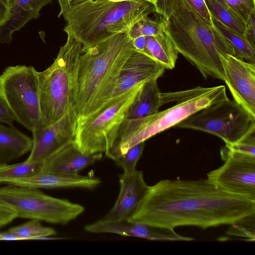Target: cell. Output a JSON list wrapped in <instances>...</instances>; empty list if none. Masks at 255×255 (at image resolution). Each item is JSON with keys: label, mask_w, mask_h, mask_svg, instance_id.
<instances>
[{"label": "cell", "mask_w": 255, "mask_h": 255, "mask_svg": "<svg viewBox=\"0 0 255 255\" xmlns=\"http://www.w3.org/2000/svg\"><path fill=\"white\" fill-rule=\"evenodd\" d=\"M219 57L224 81L234 100L255 117V63L224 52Z\"/></svg>", "instance_id": "obj_14"}, {"label": "cell", "mask_w": 255, "mask_h": 255, "mask_svg": "<svg viewBox=\"0 0 255 255\" xmlns=\"http://www.w3.org/2000/svg\"><path fill=\"white\" fill-rule=\"evenodd\" d=\"M0 204L17 218L66 225L84 211V207L67 199L49 196L38 189L8 185L0 188Z\"/></svg>", "instance_id": "obj_8"}, {"label": "cell", "mask_w": 255, "mask_h": 255, "mask_svg": "<svg viewBox=\"0 0 255 255\" xmlns=\"http://www.w3.org/2000/svg\"><path fill=\"white\" fill-rule=\"evenodd\" d=\"M144 40L143 53L165 69L175 67L179 53L164 31L155 35L144 36Z\"/></svg>", "instance_id": "obj_21"}, {"label": "cell", "mask_w": 255, "mask_h": 255, "mask_svg": "<svg viewBox=\"0 0 255 255\" xmlns=\"http://www.w3.org/2000/svg\"><path fill=\"white\" fill-rule=\"evenodd\" d=\"M67 35L66 42L60 47L53 63L44 71L36 72L40 109L45 126L75 110L82 45L70 35Z\"/></svg>", "instance_id": "obj_6"}, {"label": "cell", "mask_w": 255, "mask_h": 255, "mask_svg": "<svg viewBox=\"0 0 255 255\" xmlns=\"http://www.w3.org/2000/svg\"><path fill=\"white\" fill-rule=\"evenodd\" d=\"M120 97L93 115L78 118L73 143L83 153H106L112 147L127 112L143 84Z\"/></svg>", "instance_id": "obj_7"}, {"label": "cell", "mask_w": 255, "mask_h": 255, "mask_svg": "<svg viewBox=\"0 0 255 255\" xmlns=\"http://www.w3.org/2000/svg\"><path fill=\"white\" fill-rule=\"evenodd\" d=\"M255 12L253 13L246 23L244 37L248 41L252 46L255 48Z\"/></svg>", "instance_id": "obj_34"}, {"label": "cell", "mask_w": 255, "mask_h": 255, "mask_svg": "<svg viewBox=\"0 0 255 255\" xmlns=\"http://www.w3.org/2000/svg\"><path fill=\"white\" fill-rule=\"evenodd\" d=\"M188 4L208 23L214 26L212 16L205 0H186Z\"/></svg>", "instance_id": "obj_32"}, {"label": "cell", "mask_w": 255, "mask_h": 255, "mask_svg": "<svg viewBox=\"0 0 255 255\" xmlns=\"http://www.w3.org/2000/svg\"><path fill=\"white\" fill-rule=\"evenodd\" d=\"M20 240L15 234L9 231L0 232V241H16Z\"/></svg>", "instance_id": "obj_37"}, {"label": "cell", "mask_w": 255, "mask_h": 255, "mask_svg": "<svg viewBox=\"0 0 255 255\" xmlns=\"http://www.w3.org/2000/svg\"><path fill=\"white\" fill-rule=\"evenodd\" d=\"M59 6L60 12L58 15L59 17L69 8L71 3L70 0H57Z\"/></svg>", "instance_id": "obj_39"}, {"label": "cell", "mask_w": 255, "mask_h": 255, "mask_svg": "<svg viewBox=\"0 0 255 255\" xmlns=\"http://www.w3.org/2000/svg\"><path fill=\"white\" fill-rule=\"evenodd\" d=\"M154 4L155 0H144Z\"/></svg>", "instance_id": "obj_43"}, {"label": "cell", "mask_w": 255, "mask_h": 255, "mask_svg": "<svg viewBox=\"0 0 255 255\" xmlns=\"http://www.w3.org/2000/svg\"><path fill=\"white\" fill-rule=\"evenodd\" d=\"M137 50L127 33H119L82 53L75 106L77 118L92 112L127 60Z\"/></svg>", "instance_id": "obj_5"}, {"label": "cell", "mask_w": 255, "mask_h": 255, "mask_svg": "<svg viewBox=\"0 0 255 255\" xmlns=\"http://www.w3.org/2000/svg\"><path fill=\"white\" fill-rule=\"evenodd\" d=\"M15 0H7V1L8 3V5L10 8L11 6L12 5V3Z\"/></svg>", "instance_id": "obj_41"}, {"label": "cell", "mask_w": 255, "mask_h": 255, "mask_svg": "<svg viewBox=\"0 0 255 255\" xmlns=\"http://www.w3.org/2000/svg\"><path fill=\"white\" fill-rule=\"evenodd\" d=\"M77 120L73 109L55 123L34 129L31 131L32 148L25 161L30 163L42 162L63 146L73 142Z\"/></svg>", "instance_id": "obj_13"}, {"label": "cell", "mask_w": 255, "mask_h": 255, "mask_svg": "<svg viewBox=\"0 0 255 255\" xmlns=\"http://www.w3.org/2000/svg\"><path fill=\"white\" fill-rule=\"evenodd\" d=\"M120 191L116 201L103 218L108 221L127 220L135 212L148 186L142 171L119 175Z\"/></svg>", "instance_id": "obj_15"}, {"label": "cell", "mask_w": 255, "mask_h": 255, "mask_svg": "<svg viewBox=\"0 0 255 255\" xmlns=\"http://www.w3.org/2000/svg\"><path fill=\"white\" fill-rule=\"evenodd\" d=\"M164 31L179 53L202 74L224 81L219 52L234 55L228 41L188 4L180 0L171 15L164 20Z\"/></svg>", "instance_id": "obj_4"}, {"label": "cell", "mask_w": 255, "mask_h": 255, "mask_svg": "<svg viewBox=\"0 0 255 255\" xmlns=\"http://www.w3.org/2000/svg\"><path fill=\"white\" fill-rule=\"evenodd\" d=\"M144 145V142L137 143L114 160L115 164L123 169V173H130L136 169V164L142 155Z\"/></svg>", "instance_id": "obj_28"}, {"label": "cell", "mask_w": 255, "mask_h": 255, "mask_svg": "<svg viewBox=\"0 0 255 255\" xmlns=\"http://www.w3.org/2000/svg\"><path fill=\"white\" fill-rule=\"evenodd\" d=\"M9 230L16 235L20 240L43 239L56 234L54 229L43 226L39 221L34 219L12 227Z\"/></svg>", "instance_id": "obj_26"}, {"label": "cell", "mask_w": 255, "mask_h": 255, "mask_svg": "<svg viewBox=\"0 0 255 255\" xmlns=\"http://www.w3.org/2000/svg\"><path fill=\"white\" fill-rule=\"evenodd\" d=\"M215 0L217 1V2H218L222 5H223V6H224L226 7H228L224 0Z\"/></svg>", "instance_id": "obj_40"}, {"label": "cell", "mask_w": 255, "mask_h": 255, "mask_svg": "<svg viewBox=\"0 0 255 255\" xmlns=\"http://www.w3.org/2000/svg\"><path fill=\"white\" fill-rule=\"evenodd\" d=\"M212 21L214 25L230 44L234 56L255 63V48L245 37L233 32L216 20L212 18Z\"/></svg>", "instance_id": "obj_24"}, {"label": "cell", "mask_w": 255, "mask_h": 255, "mask_svg": "<svg viewBox=\"0 0 255 255\" xmlns=\"http://www.w3.org/2000/svg\"><path fill=\"white\" fill-rule=\"evenodd\" d=\"M179 1L180 0H155L154 3L155 12L165 20L173 13Z\"/></svg>", "instance_id": "obj_31"}, {"label": "cell", "mask_w": 255, "mask_h": 255, "mask_svg": "<svg viewBox=\"0 0 255 255\" xmlns=\"http://www.w3.org/2000/svg\"><path fill=\"white\" fill-rule=\"evenodd\" d=\"M154 12V4L144 0H83L71 3L62 14L63 31L81 43L83 52L115 34L128 33Z\"/></svg>", "instance_id": "obj_2"}, {"label": "cell", "mask_w": 255, "mask_h": 255, "mask_svg": "<svg viewBox=\"0 0 255 255\" xmlns=\"http://www.w3.org/2000/svg\"><path fill=\"white\" fill-rule=\"evenodd\" d=\"M32 146V138L13 126L0 125V163H7L21 157L30 151Z\"/></svg>", "instance_id": "obj_19"}, {"label": "cell", "mask_w": 255, "mask_h": 255, "mask_svg": "<svg viewBox=\"0 0 255 255\" xmlns=\"http://www.w3.org/2000/svg\"><path fill=\"white\" fill-rule=\"evenodd\" d=\"M70 0L71 3H73L77 2L83 0Z\"/></svg>", "instance_id": "obj_42"}, {"label": "cell", "mask_w": 255, "mask_h": 255, "mask_svg": "<svg viewBox=\"0 0 255 255\" xmlns=\"http://www.w3.org/2000/svg\"><path fill=\"white\" fill-rule=\"evenodd\" d=\"M16 218L15 214L0 204V228Z\"/></svg>", "instance_id": "obj_35"}, {"label": "cell", "mask_w": 255, "mask_h": 255, "mask_svg": "<svg viewBox=\"0 0 255 255\" xmlns=\"http://www.w3.org/2000/svg\"><path fill=\"white\" fill-rule=\"evenodd\" d=\"M157 79L145 82L134 102L129 108L126 119H135L147 117L156 113L162 106L161 92Z\"/></svg>", "instance_id": "obj_20"}, {"label": "cell", "mask_w": 255, "mask_h": 255, "mask_svg": "<svg viewBox=\"0 0 255 255\" xmlns=\"http://www.w3.org/2000/svg\"><path fill=\"white\" fill-rule=\"evenodd\" d=\"M221 154L225 163L207 173V179L229 193L255 201V155L226 145Z\"/></svg>", "instance_id": "obj_11"}, {"label": "cell", "mask_w": 255, "mask_h": 255, "mask_svg": "<svg viewBox=\"0 0 255 255\" xmlns=\"http://www.w3.org/2000/svg\"><path fill=\"white\" fill-rule=\"evenodd\" d=\"M84 229L86 232L93 234L110 233L147 240L149 226L127 220L108 221L102 219L86 225Z\"/></svg>", "instance_id": "obj_22"}, {"label": "cell", "mask_w": 255, "mask_h": 255, "mask_svg": "<svg viewBox=\"0 0 255 255\" xmlns=\"http://www.w3.org/2000/svg\"><path fill=\"white\" fill-rule=\"evenodd\" d=\"M13 117L4 99L0 96V122L12 126Z\"/></svg>", "instance_id": "obj_33"}, {"label": "cell", "mask_w": 255, "mask_h": 255, "mask_svg": "<svg viewBox=\"0 0 255 255\" xmlns=\"http://www.w3.org/2000/svg\"><path fill=\"white\" fill-rule=\"evenodd\" d=\"M228 7L245 23L255 12V0H224Z\"/></svg>", "instance_id": "obj_30"}, {"label": "cell", "mask_w": 255, "mask_h": 255, "mask_svg": "<svg viewBox=\"0 0 255 255\" xmlns=\"http://www.w3.org/2000/svg\"><path fill=\"white\" fill-rule=\"evenodd\" d=\"M10 8L7 0H0V27L4 25L10 16Z\"/></svg>", "instance_id": "obj_36"}, {"label": "cell", "mask_w": 255, "mask_h": 255, "mask_svg": "<svg viewBox=\"0 0 255 255\" xmlns=\"http://www.w3.org/2000/svg\"><path fill=\"white\" fill-rule=\"evenodd\" d=\"M175 127L213 134L228 145L255 131V117L228 98L198 111Z\"/></svg>", "instance_id": "obj_10"}, {"label": "cell", "mask_w": 255, "mask_h": 255, "mask_svg": "<svg viewBox=\"0 0 255 255\" xmlns=\"http://www.w3.org/2000/svg\"><path fill=\"white\" fill-rule=\"evenodd\" d=\"M36 72L32 66H9L0 75V96L14 120L31 131L45 126L40 109Z\"/></svg>", "instance_id": "obj_9"}, {"label": "cell", "mask_w": 255, "mask_h": 255, "mask_svg": "<svg viewBox=\"0 0 255 255\" xmlns=\"http://www.w3.org/2000/svg\"><path fill=\"white\" fill-rule=\"evenodd\" d=\"M255 214V201L229 193L211 181L162 180L148 188L127 221L174 230L232 225Z\"/></svg>", "instance_id": "obj_1"}, {"label": "cell", "mask_w": 255, "mask_h": 255, "mask_svg": "<svg viewBox=\"0 0 255 255\" xmlns=\"http://www.w3.org/2000/svg\"><path fill=\"white\" fill-rule=\"evenodd\" d=\"M165 70L150 57L136 51L127 60L103 97L87 116L101 111L135 87L150 80L158 79Z\"/></svg>", "instance_id": "obj_12"}, {"label": "cell", "mask_w": 255, "mask_h": 255, "mask_svg": "<svg viewBox=\"0 0 255 255\" xmlns=\"http://www.w3.org/2000/svg\"><path fill=\"white\" fill-rule=\"evenodd\" d=\"M132 40L136 49L142 52L144 49V36H139L132 39Z\"/></svg>", "instance_id": "obj_38"}, {"label": "cell", "mask_w": 255, "mask_h": 255, "mask_svg": "<svg viewBox=\"0 0 255 255\" xmlns=\"http://www.w3.org/2000/svg\"><path fill=\"white\" fill-rule=\"evenodd\" d=\"M205 0L213 19L244 37L246 24L237 14L229 7L223 6L215 0Z\"/></svg>", "instance_id": "obj_23"}, {"label": "cell", "mask_w": 255, "mask_h": 255, "mask_svg": "<svg viewBox=\"0 0 255 255\" xmlns=\"http://www.w3.org/2000/svg\"><path fill=\"white\" fill-rule=\"evenodd\" d=\"M52 0H15L8 21L0 27V44H10L12 35L29 21L38 18L41 9Z\"/></svg>", "instance_id": "obj_18"}, {"label": "cell", "mask_w": 255, "mask_h": 255, "mask_svg": "<svg viewBox=\"0 0 255 255\" xmlns=\"http://www.w3.org/2000/svg\"><path fill=\"white\" fill-rule=\"evenodd\" d=\"M255 215L246 217L231 225L227 234L230 236L239 237L249 242H254Z\"/></svg>", "instance_id": "obj_29"}, {"label": "cell", "mask_w": 255, "mask_h": 255, "mask_svg": "<svg viewBox=\"0 0 255 255\" xmlns=\"http://www.w3.org/2000/svg\"><path fill=\"white\" fill-rule=\"evenodd\" d=\"M164 31V19H153L149 16L144 17L133 25L127 33L129 37L133 39L143 36H152Z\"/></svg>", "instance_id": "obj_27"}, {"label": "cell", "mask_w": 255, "mask_h": 255, "mask_svg": "<svg viewBox=\"0 0 255 255\" xmlns=\"http://www.w3.org/2000/svg\"><path fill=\"white\" fill-rule=\"evenodd\" d=\"M228 99L224 85L198 86L185 91L161 93L163 105L174 102L176 104L147 117L125 119L112 147L105 155L114 160L135 144L145 142L153 136L175 127L198 111Z\"/></svg>", "instance_id": "obj_3"}, {"label": "cell", "mask_w": 255, "mask_h": 255, "mask_svg": "<svg viewBox=\"0 0 255 255\" xmlns=\"http://www.w3.org/2000/svg\"><path fill=\"white\" fill-rule=\"evenodd\" d=\"M42 162H22L9 164L0 163V183L33 176L41 172Z\"/></svg>", "instance_id": "obj_25"}, {"label": "cell", "mask_w": 255, "mask_h": 255, "mask_svg": "<svg viewBox=\"0 0 255 255\" xmlns=\"http://www.w3.org/2000/svg\"><path fill=\"white\" fill-rule=\"evenodd\" d=\"M102 158V153L85 154L71 142L42 162L41 172L77 175L81 170Z\"/></svg>", "instance_id": "obj_16"}, {"label": "cell", "mask_w": 255, "mask_h": 255, "mask_svg": "<svg viewBox=\"0 0 255 255\" xmlns=\"http://www.w3.org/2000/svg\"><path fill=\"white\" fill-rule=\"evenodd\" d=\"M101 183L100 178L93 176L40 172L28 177L8 181L5 184L36 189L82 188L93 189Z\"/></svg>", "instance_id": "obj_17"}]
</instances>
